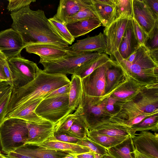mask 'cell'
<instances>
[{"label":"cell","instance_id":"cell-11","mask_svg":"<svg viewBox=\"0 0 158 158\" xmlns=\"http://www.w3.org/2000/svg\"><path fill=\"white\" fill-rule=\"evenodd\" d=\"M100 134L114 137L135 136L127 120L113 116L98 123L92 130Z\"/></svg>","mask_w":158,"mask_h":158},{"label":"cell","instance_id":"cell-24","mask_svg":"<svg viewBox=\"0 0 158 158\" xmlns=\"http://www.w3.org/2000/svg\"><path fill=\"white\" fill-rule=\"evenodd\" d=\"M36 146H40L50 149L61 150L76 154L91 152L88 148L85 146L76 143L61 142L54 139H50Z\"/></svg>","mask_w":158,"mask_h":158},{"label":"cell","instance_id":"cell-21","mask_svg":"<svg viewBox=\"0 0 158 158\" xmlns=\"http://www.w3.org/2000/svg\"><path fill=\"white\" fill-rule=\"evenodd\" d=\"M140 46L134 32L132 19H130L118 51L122 57L125 59L137 50Z\"/></svg>","mask_w":158,"mask_h":158},{"label":"cell","instance_id":"cell-32","mask_svg":"<svg viewBox=\"0 0 158 158\" xmlns=\"http://www.w3.org/2000/svg\"><path fill=\"white\" fill-rule=\"evenodd\" d=\"M115 19L133 18L132 0H115Z\"/></svg>","mask_w":158,"mask_h":158},{"label":"cell","instance_id":"cell-31","mask_svg":"<svg viewBox=\"0 0 158 158\" xmlns=\"http://www.w3.org/2000/svg\"><path fill=\"white\" fill-rule=\"evenodd\" d=\"M89 18H94L99 20L92 0H82V5L79 11L70 18L66 23Z\"/></svg>","mask_w":158,"mask_h":158},{"label":"cell","instance_id":"cell-41","mask_svg":"<svg viewBox=\"0 0 158 158\" xmlns=\"http://www.w3.org/2000/svg\"><path fill=\"white\" fill-rule=\"evenodd\" d=\"M70 87V83L47 94L42 98L45 99L59 96L69 95Z\"/></svg>","mask_w":158,"mask_h":158},{"label":"cell","instance_id":"cell-58","mask_svg":"<svg viewBox=\"0 0 158 158\" xmlns=\"http://www.w3.org/2000/svg\"><path fill=\"white\" fill-rule=\"evenodd\" d=\"M0 52H1L0 51Z\"/></svg>","mask_w":158,"mask_h":158},{"label":"cell","instance_id":"cell-45","mask_svg":"<svg viewBox=\"0 0 158 158\" xmlns=\"http://www.w3.org/2000/svg\"><path fill=\"white\" fill-rule=\"evenodd\" d=\"M153 16L158 20V0H143Z\"/></svg>","mask_w":158,"mask_h":158},{"label":"cell","instance_id":"cell-14","mask_svg":"<svg viewBox=\"0 0 158 158\" xmlns=\"http://www.w3.org/2000/svg\"><path fill=\"white\" fill-rule=\"evenodd\" d=\"M135 149L149 158H158V134L141 131L131 137Z\"/></svg>","mask_w":158,"mask_h":158},{"label":"cell","instance_id":"cell-51","mask_svg":"<svg viewBox=\"0 0 158 158\" xmlns=\"http://www.w3.org/2000/svg\"><path fill=\"white\" fill-rule=\"evenodd\" d=\"M150 57L152 60L158 64V49L149 51Z\"/></svg>","mask_w":158,"mask_h":158},{"label":"cell","instance_id":"cell-49","mask_svg":"<svg viewBox=\"0 0 158 158\" xmlns=\"http://www.w3.org/2000/svg\"><path fill=\"white\" fill-rule=\"evenodd\" d=\"M4 71L8 80V82L13 87V78L11 71L10 68L7 61L4 66Z\"/></svg>","mask_w":158,"mask_h":158},{"label":"cell","instance_id":"cell-18","mask_svg":"<svg viewBox=\"0 0 158 158\" xmlns=\"http://www.w3.org/2000/svg\"><path fill=\"white\" fill-rule=\"evenodd\" d=\"M43 98L36 99L21 106L6 119L15 118L23 120L27 123L43 124H53L38 116L35 110Z\"/></svg>","mask_w":158,"mask_h":158},{"label":"cell","instance_id":"cell-43","mask_svg":"<svg viewBox=\"0 0 158 158\" xmlns=\"http://www.w3.org/2000/svg\"><path fill=\"white\" fill-rule=\"evenodd\" d=\"M13 87L7 81L0 83V104L4 99L10 93Z\"/></svg>","mask_w":158,"mask_h":158},{"label":"cell","instance_id":"cell-37","mask_svg":"<svg viewBox=\"0 0 158 158\" xmlns=\"http://www.w3.org/2000/svg\"><path fill=\"white\" fill-rule=\"evenodd\" d=\"M77 144L87 147L91 152L102 156L108 153L107 150L104 147L92 140L87 136L78 141Z\"/></svg>","mask_w":158,"mask_h":158},{"label":"cell","instance_id":"cell-19","mask_svg":"<svg viewBox=\"0 0 158 158\" xmlns=\"http://www.w3.org/2000/svg\"><path fill=\"white\" fill-rule=\"evenodd\" d=\"M106 48L105 38L101 32L94 36L77 40L75 43L70 46L72 51L81 52L105 53Z\"/></svg>","mask_w":158,"mask_h":158},{"label":"cell","instance_id":"cell-34","mask_svg":"<svg viewBox=\"0 0 158 158\" xmlns=\"http://www.w3.org/2000/svg\"><path fill=\"white\" fill-rule=\"evenodd\" d=\"M88 130L83 121L77 117L73 123L67 134L80 139L87 136Z\"/></svg>","mask_w":158,"mask_h":158},{"label":"cell","instance_id":"cell-55","mask_svg":"<svg viewBox=\"0 0 158 158\" xmlns=\"http://www.w3.org/2000/svg\"><path fill=\"white\" fill-rule=\"evenodd\" d=\"M100 158H114L110 155L108 153L102 156Z\"/></svg>","mask_w":158,"mask_h":158},{"label":"cell","instance_id":"cell-57","mask_svg":"<svg viewBox=\"0 0 158 158\" xmlns=\"http://www.w3.org/2000/svg\"><path fill=\"white\" fill-rule=\"evenodd\" d=\"M0 158H7L2 153H0Z\"/></svg>","mask_w":158,"mask_h":158},{"label":"cell","instance_id":"cell-9","mask_svg":"<svg viewBox=\"0 0 158 158\" xmlns=\"http://www.w3.org/2000/svg\"><path fill=\"white\" fill-rule=\"evenodd\" d=\"M146 87L126 75L105 95L116 99L117 105H122L131 101Z\"/></svg>","mask_w":158,"mask_h":158},{"label":"cell","instance_id":"cell-44","mask_svg":"<svg viewBox=\"0 0 158 158\" xmlns=\"http://www.w3.org/2000/svg\"><path fill=\"white\" fill-rule=\"evenodd\" d=\"M61 142L76 143L81 139L66 134H54V139H52Z\"/></svg>","mask_w":158,"mask_h":158},{"label":"cell","instance_id":"cell-10","mask_svg":"<svg viewBox=\"0 0 158 158\" xmlns=\"http://www.w3.org/2000/svg\"><path fill=\"white\" fill-rule=\"evenodd\" d=\"M112 62L110 59L97 68L90 74L81 79L83 92L85 94L99 97L105 95L106 73Z\"/></svg>","mask_w":158,"mask_h":158},{"label":"cell","instance_id":"cell-13","mask_svg":"<svg viewBox=\"0 0 158 158\" xmlns=\"http://www.w3.org/2000/svg\"><path fill=\"white\" fill-rule=\"evenodd\" d=\"M24 48L20 36L13 28L0 31V51L7 59L20 55Z\"/></svg>","mask_w":158,"mask_h":158},{"label":"cell","instance_id":"cell-20","mask_svg":"<svg viewBox=\"0 0 158 158\" xmlns=\"http://www.w3.org/2000/svg\"><path fill=\"white\" fill-rule=\"evenodd\" d=\"M35 146L36 148H32L25 145L16 149L14 152L32 158H63L71 152L40 146Z\"/></svg>","mask_w":158,"mask_h":158},{"label":"cell","instance_id":"cell-38","mask_svg":"<svg viewBox=\"0 0 158 158\" xmlns=\"http://www.w3.org/2000/svg\"><path fill=\"white\" fill-rule=\"evenodd\" d=\"M144 46L149 51L158 49V21L148 35Z\"/></svg>","mask_w":158,"mask_h":158},{"label":"cell","instance_id":"cell-25","mask_svg":"<svg viewBox=\"0 0 158 158\" xmlns=\"http://www.w3.org/2000/svg\"><path fill=\"white\" fill-rule=\"evenodd\" d=\"M83 90L81 77L76 75H72L69 96V106L73 112L78 107Z\"/></svg>","mask_w":158,"mask_h":158},{"label":"cell","instance_id":"cell-8","mask_svg":"<svg viewBox=\"0 0 158 158\" xmlns=\"http://www.w3.org/2000/svg\"><path fill=\"white\" fill-rule=\"evenodd\" d=\"M13 78V89L24 86L34 80L40 72L37 64L19 55L7 59Z\"/></svg>","mask_w":158,"mask_h":158},{"label":"cell","instance_id":"cell-50","mask_svg":"<svg viewBox=\"0 0 158 158\" xmlns=\"http://www.w3.org/2000/svg\"><path fill=\"white\" fill-rule=\"evenodd\" d=\"M95 153L92 152L79 154L71 153L74 158H95Z\"/></svg>","mask_w":158,"mask_h":158},{"label":"cell","instance_id":"cell-2","mask_svg":"<svg viewBox=\"0 0 158 158\" xmlns=\"http://www.w3.org/2000/svg\"><path fill=\"white\" fill-rule=\"evenodd\" d=\"M70 83L66 75L48 73L41 69L32 81L23 86L12 89L5 120L24 103L42 98L47 94Z\"/></svg>","mask_w":158,"mask_h":158},{"label":"cell","instance_id":"cell-23","mask_svg":"<svg viewBox=\"0 0 158 158\" xmlns=\"http://www.w3.org/2000/svg\"><path fill=\"white\" fill-rule=\"evenodd\" d=\"M82 0H60L53 17L65 25L68 20L80 10Z\"/></svg>","mask_w":158,"mask_h":158},{"label":"cell","instance_id":"cell-27","mask_svg":"<svg viewBox=\"0 0 158 158\" xmlns=\"http://www.w3.org/2000/svg\"><path fill=\"white\" fill-rule=\"evenodd\" d=\"M125 74L121 67L112 60L106 73L105 95L107 94L112 88L121 81Z\"/></svg>","mask_w":158,"mask_h":158},{"label":"cell","instance_id":"cell-17","mask_svg":"<svg viewBox=\"0 0 158 158\" xmlns=\"http://www.w3.org/2000/svg\"><path fill=\"white\" fill-rule=\"evenodd\" d=\"M133 18L148 35L156 22L149 9L143 0H132Z\"/></svg>","mask_w":158,"mask_h":158},{"label":"cell","instance_id":"cell-12","mask_svg":"<svg viewBox=\"0 0 158 158\" xmlns=\"http://www.w3.org/2000/svg\"><path fill=\"white\" fill-rule=\"evenodd\" d=\"M129 19H115L105 27L103 34L106 39V48L105 53L106 54L110 56L118 50Z\"/></svg>","mask_w":158,"mask_h":158},{"label":"cell","instance_id":"cell-53","mask_svg":"<svg viewBox=\"0 0 158 158\" xmlns=\"http://www.w3.org/2000/svg\"><path fill=\"white\" fill-rule=\"evenodd\" d=\"M11 158H32L29 156L23 155L16 152H14L12 155Z\"/></svg>","mask_w":158,"mask_h":158},{"label":"cell","instance_id":"cell-48","mask_svg":"<svg viewBox=\"0 0 158 158\" xmlns=\"http://www.w3.org/2000/svg\"><path fill=\"white\" fill-rule=\"evenodd\" d=\"M108 96L106 106V110L110 114L115 115V114L114 113L115 111L114 106L117 102V101L110 96Z\"/></svg>","mask_w":158,"mask_h":158},{"label":"cell","instance_id":"cell-56","mask_svg":"<svg viewBox=\"0 0 158 158\" xmlns=\"http://www.w3.org/2000/svg\"><path fill=\"white\" fill-rule=\"evenodd\" d=\"M72 152H70L69 154L67 156H65L63 158H74L73 156L71 154Z\"/></svg>","mask_w":158,"mask_h":158},{"label":"cell","instance_id":"cell-1","mask_svg":"<svg viewBox=\"0 0 158 158\" xmlns=\"http://www.w3.org/2000/svg\"><path fill=\"white\" fill-rule=\"evenodd\" d=\"M12 28L20 36L25 47L39 44H50L68 47L69 44L59 35L44 11L33 10L30 5L11 12Z\"/></svg>","mask_w":158,"mask_h":158},{"label":"cell","instance_id":"cell-28","mask_svg":"<svg viewBox=\"0 0 158 158\" xmlns=\"http://www.w3.org/2000/svg\"><path fill=\"white\" fill-rule=\"evenodd\" d=\"M96 12L102 25L106 27L115 19V6L104 4L92 0Z\"/></svg>","mask_w":158,"mask_h":158},{"label":"cell","instance_id":"cell-4","mask_svg":"<svg viewBox=\"0 0 158 158\" xmlns=\"http://www.w3.org/2000/svg\"><path fill=\"white\" fill-rule=\"evenodd\" d=\"M28 134L25 121L15 118L5 120L0 125V153L7 154L23 146Z\"/></svg>","mask_w":158,"mask_h":158},{"label":"cell","instance_id":"cell-30","mask_svg":"<svg viewBox=\"0 0 158 158\" xmlns=\"http://www.w3.org/2000/svg\"><path fill=\"white\" fill-rule=\"evenodd\" d=\"M87 136L89 139L104 147L106 149L121 143L128 136H110L100 134L93 130H88Z\"/></svg>","mask_w":158,"mask_h":158},{"label":"cell","instance_id":"cell-26","mask_svg":"<svg viewBox=\"0 0 158 158\" xmlns=\"http://www.w3.org/2000/svg\"><path fill=\"white\" fill-rule=\"evenodd\" d=\"M106 150L114 158H135V148L130 135L121 143Z\"/></svg>","mask_w":158,"mask_h":158},{"label":"cell","instance_id":"cell-36","mask_svg":"<svg viewBox=\"0 0 158 158\" xmlns=\"http://www.w3.org/2000/svg\"><path fill=\"white\" fill-rule=\"evenodd\" d=\"M76 118L74 113L66 116L56 124L54 133L66 134Z\"/></svg>","mask_w":158,"mask_h":158},{"label":"cell","instance_id":"cell-16","mask_svg":"<svg viewBox=\"0 0 158 158\" xmlns=\"http://www.w3.org/2000/svg\"><path fill=\"white\" fill-rule=\"evenodd\" d=\"M26 51L39 56L40 58L52 60L59 59L69 54L72 51L70 46L63 47L50 44L30 45L25 48Z\"/></svg>","mask_w":158,"mask_h":158},{"label":"cell","instance_id":"cell-7","mask_svg":"<svg viewBox=\"0 0 158 158\" xmlns=\"http://www.w3.org/2000/svg\"><path fill=\"white\" fill-rule=\"evenodd\" d=\"M69 95L43 99L35 112L39 117L53 124L73 112L69 106Z\"/></svg>","mask_w":158,"mask_h":158},{"label":"cell","instance_id":"cell-33","mask_svg":"<svg viewBox=\"0 0 158 158\" xmlns=\"http://www.w3.org/2000/svg\"><path fill=\"white\" fill-rule=\"evenodd\" d=\"M133 133L135 135L136 131L151 130L157 132L158 130V113L148 117L139 123L133 125L131 127Z\"/></svg>","mask_w":158,"mask_h":158},{"label":"cell","instance_id":"cell-5","mask_svg":"<svg viewBox=\"0 0 158 158\" xmlns=\"http://www.w3.org/2000/svg\"><path fill=\"white\" fill-rule=\"evenodd\" d=\"M98 52H81L72 51L62 57L52 60L40 58L39 63L44 67L47 73L74 74L77 69L83 64L101 55Z\"/></svg>","mask_w":158,"mask_h":158},{"label":"cell","instance_id":"cell-35","mask_svg":"<svg viewBox=\"0 0 158 158\" xmlns=\"http://www.w3.org/2000/svg\"><path fill=\"white\" fill-rule=\"evenodd\" d=\"M48 20L60 36L69 45L72 44L75 38L70 33L65 25L53 17L49 19Z\"/></svg>","mask_w":158,"mask_h":158},{"label":"cell","instance_id":"cell-54","mask_svg":"<svg viewBox=\"0 0 158 158\" xmlns=\"http://www.w3.org/2000/svg\"><path fill=\"white\" fill-rule=\"evenodd\" d=\"M134 154L135 158H149L140 153L135 149L134 151Z\"/></svg>","mask_w":158,"mask_h":158},{"label":"cell","instance_id":"cell-47","mask_svg":"<svg viewBox=\"0 0 158 158\" xmlns=\"http://www.w3.org/2000/svg\"><path fill=\"white\" fill-rule=\"evenodd\" d=\"M153 115L150 114H143L137 116L132 119L127 120V124L130 127L137 124L145 118Z\"/></svg>","mask_w":158,"mask_h":158},{"label":"cell","instance_id":"cell-22","mask_svg":"<svg viewBox=\"0 0 158 158\" xmlns=\"http://www.w3.org/2000/svg\"><path fill=\"white\" fill-rule=\"evenodd\" d=\"M65 25L74 38L83 35L102 25L100 21L89 18L66 23Z\"/></svg>","mask_w":158,"mask_h":158},{"label":"cell","instance_id":"cell-39","mask_svg":"<svg viewBox=\"0 0 158 158\" xmlns=\"http://www.w3.org/2000/svg\"><path fill=\"white\" fill-rule=\"evenodd\" d=\"M132 23L134 32L137 41L140 46H144L148 35L133 18Z\"/></svg>","mask_w":158,"mask_h":158},{"label":"cell","instance_id":"cell-42","mask_svg":"<svg viewBox=\"0 0 158 158\" xmlns=\"http://www.w3.org/2000/svg\"><path fill=\"white\" fill-rule=\"evenodd\" d=\"M11 92L7 95L0 104V125L5 120Z\"/></svg>","mask_w":158,"mask_h":158},{"label":"cell","instance_id":"cell-40","mask_svg":"<svg viewBox=\"0 0 158 158\" xmlns=\"http://www.w3.org/2000/svg\"><path fill=\"white\" fill-rule=\"evenodd\" d=\"M7 9L11 12H15L21 9L30 5L31 2L36 1L35 0H9Z\"/></svg>","mask_w":158,"mask_h":158},{"label":"cell","instance_id":"cell-52","mask_svg":"<svg viewBox=\"0 0 158 158\" xmlns=\"http://www.w3.org/2000/svg\"><path fill=\"white\" fill-rule=\"evenodd\" d=\"M96 1L102 4L111 6H115V0H96Z\"/></svg>","mask_w":158,"mask_h":158},{"label":"cell","instance_id":"cell-46","mask_svg":"<svg viewBox=\"0 0 158 158\" xmlns=\"http://www.w3.org/2000/svg\"><path fill=\"white\" fill-rule=\"evenodd\" d=\"M7 61V59L4 54L0 52V83L8 81L4 69V65Z\"/></svg>","mask_w":158,"mask_h":158},{"label":"cell","instance_id":"cell-29","mask_svg":"<svg viewBox=\"0 0 158 158\" xmlns=\"http://www.w3.org/2000/svg\"><path fill=\"white\" fill-rule=\"evenodd\" d=\"M110 60L107 55L103 53L101 55L83 64L79 67L74 74L82 79L92 73L97 68Z\"/></svg>","mask_w":158,"mask_h":158},{"label":"cell","instance_id":"cell-15","mask_svg":"<svg viewBox=\"0 0 158 158\" xmlns=\"http://www.w3.org/2000/svg\"><path fill=\"white\" fill-rule=\"evenodd\" d=\"M55 125L27 123L28 137L24 145L35 146L54 138Z\"/></svg>","mask_w":158,"mask_h":158},{"label":"cell","instance_id":"cell-6","mask_svg":"<svg viewBox=\"0 0 158 158\" xmlns=\"http://www.w3.org/2000/svg\"><path fill=\"white\" fill-rule=\"evenodd\" d=\"M108 97L92 96L83 92L80 103L74 114L83 121L88 130H92L102 120L114 116L106 109Z\"/></svg>","mask_w":158,"mask_h":158},{"label":"cell","instance_id":"cell-3","mask_svg":"<svg viewBox=\"0 0 158 158\" xmlns=\"http://www.w3.org/2000/svg\"><path fill=\"white\" fill-rule=\"evenodd\" d=\"M109 58L126 75L140 84L146 86L157 83L158 64L152 60L145 46H140L126 59L123 58L118 50Z\"/></svg>","mask_w":158,"mask_h":158}]
</instances>
